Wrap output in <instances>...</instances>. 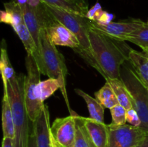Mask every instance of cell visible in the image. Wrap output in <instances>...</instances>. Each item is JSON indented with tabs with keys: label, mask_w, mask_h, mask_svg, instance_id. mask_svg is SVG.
<instances>
[{
	"label": "cell",
	"mask_w": 148,
	"mask_h": 147,
	"mask_svg": "<svg viewBox=\"0 0 148 147\" xmlns=\"http://www.w3.org/2000/svg\"><path fill=\"white\" fill-rule=\"evenodd\" d=\"M89 39L94 57L101 71V74L106 80L121 79V68L128 57L116 45V41L90 28Z\"/></svg>",
	"instance_id": "obj_1"
},
{
	"label": "cell",
	"mask_w": 148,
	"mask_h": 147,
	"mask_svg": "<svg viewBox=\"0 0 148 147\" xmlns=\"http://www.w3.org/2000/svg\"><path fill=\"white\" fill-rule=\"evenodd\" d=\"M24 75H15L4 86L11 105L14 125V147H27L32 124L27 114L24 99ZM33 123V122H32Z\"/></svg>",
	"instance_id": "obj_2"
},
{
	"label": "cell",
	"mask_w": 148,
	"mask_h": 147,
	"mask_svg": "<svg viewBox=\"0 0 148 147\" xmlns=\"http://www.w3.org/2000/svg\"><path fill=\"white\" fill-rule=\"evenodd\" d=\"M45 4L49 12L56 18V20L66 26L77 37L80 43V46L79 48L74 49V50L78 53L88 64L101 74V69L95 61L91 48L89 39V19L82 14H77L64 9L53 7L46 3Z\"/></svg>",
	"instance_id": "obj_3"
},
{
	"label": "cell",
	"mask_w": 148,
	"mask_h": 147,
	"mask_svg": "<svg viewBox=\"0 0 148 147\" xmlns=\"http://www.w3.org/2000/svg\"><path fill=\"white\" fill-rule=\"evenodd\" d=\"M40 54L44 63L46 75L49 78L56 79L60 82L61 89L68 105L66 92V77L67 69L63 55L57 50L49 37L47 31L41 29L40 34Z\"/></svg>",
	"instance_id": "obj_4"
},
{
	"label": "cell",
	"mask_w": 148,
	"mask_h": 147,
	"mask_svg": "<svg viewBox=\"0 0 148 147\" xmlns=\"http://www.w3.org/2000/svg\"><path fill=\"white\" fill-rule=\"evenodd\" d=\"M121 79L128 89L132 99L133 108L141 120L140 128L145 132L148 131V89L143 84L134 69L122 65Z\"/></svg>",
	"instance_id": "obj_5"
},
{
	"label": "cell",
	"mask_w": 148,
	"mask_h": 147,
	"mask_svg": "<svg viewBox=\"0 0 148 147\" xmlns=\"http://www.w3.org/2000/svg\"><path fill=\"white\" fill-rule=\"evenodd\" d=\"M27 75L24 81V99L29 118L34 122L45 105L37 97V86L40 82V73L38 65L34 58L27 55L25 58Z\"/></svg>",
	"instance_id": "obj_6"
},
{
	"label": "cell",
	"mask_w": 148,
	"mask_h": 147,
	"mask_svg": "<svg viewBox=\"0 0 148 147\" xmlns=\"http://www.w3.org/2000/svg\"><path fill=\"white\" fill-rule=\"evenodd\" d=\"M144 22L140 19H130L101 24L90 20L89 26L91 30L104 35L112 40L123 42L127 40V37Z\"/></svg>",
	"instance_id": "obj_7"
},
{
	"label": "cell",
	"mask_w": 148,
	"mask_h": 147,
	"mask_svg": "<svg viewBox=\"0 0 148 147\" xmlns=\"http://www.w3.org/2000/svg\"><path fill=\"white\" fill-rule=\"evenodd\" d=\"M76 112L64 118H58L51 125V133L55 141L62 147L75 146L76 138Z\"/></svg>",
	"instance_id": "obj_8"
},
{
	"label": "cell",
	"mask_w": 148,
	"mask_h": 147,
	"mask_svg": "<svg viewBox=\"0 0 148 147\" xmlns=\"http://www.w3.org/2000/svg\"><path fill=\"white\" fill-rule=\"evenodd\" d=\"M108 147H134L145 133L140 127L131 125L112 126L108 124Z\"/></svg>",
	"instance_id": "obj_9"
},
{
	"label": "cell",
	"mask_w": 148,
	"mask_h": 147,
	"mask_svg": "<svg viewBox=\"0 0 148 147\" xmlns=\"http://www.w3.org/2000/svg\"><path fill=\"white\" fill-rule=\"evenodd\" d=\"M46 30L47 31L51 41L55 46H66L72 49L79 48L80 43L77 37L57 20Z\"/></svg>",
	"instance_id": "obj_10"
},
{
	"label": "cell",
	"mask_w": 148,
	"mask_h": 147,
	"mask_svg": "<svg viewBox=\"0 0 148 147\" xmlns=\"http://www.w3.org/2000/svg\"><path fill=\"white\" fill-rule=\"evenodd\" d=\"M33 129L38 147H50L51 126L49 108L46 105H43L40 115L33 122Z\"/></svg>",
	"instance_id": "obj_11"
},
{
	"label": "cell",
	"mask_w": 148,
	"mask_h": 147,
	"mask_svg": "<svg viewBox=\"0 0 148 147\" xmlns=\"http://www.w3.org/2000/svg\"><path fill=\"white\" fill-rule=\"evenodd\" d=\"M12 28L17 33V35L19 36L22 43H23V46H24L27 54L33 56L35 60L36 61L41 74L46 75V71L45 69L43 59H42L41 54H40V51H39L37 46H36V42H35L33 36H32L31 33L29 31L27 27H26L25 23L18 24V25L15 26Z\"/></svg>",
	"instance_id": "obj_12"
},
{
	"label": "cell",
	"mask_w": 148,
	"mask_h": 147,
	"mask_svg": "<svg viewBox=\"0 0 148 147\" xmlns=\"http://www.w3.org/2000/svg\"><path fill=\"white\" fill-rule=\"evenodd\" d=\"M84 123L90 137L96 147H108L109 128L105 122H101L90 118L83 117Z\"/></svg>",
	"instance_id": "obj_13"
},
{
	"label": "cell",
	"mask_w": 148,
	"mask_h": 147,
	"mask_svg": "<svg viewBox=\"0 0 148 147\" xmlns=\"http://www.w3.org/2000/svg\"><path fill=\"white\" fill-rule=\"evenodd\" d=\"M127 57L140 82L148 89V55L144 51L139 52L131 49Z\"/></svg>",
	"instance_id": "obj_14"
},
{
	"label": "cell",
	"mask_w": 148,
	"mask_h": 147,
	"mask_svg": "<svg viewBox=\"0 0 148 147\" xmlns=\"http://www.w3.org/2000/svg\"><path fill=\"white\" fill-rule=\"evenodd\" d=\"M21 7L22 13H23L24 23L31 33L36 44L40 53V34L41 27H40L39 22L38 20L36 12L34 8L29 5L28 4H20Z\"/></svg>",
	"instance_id": "obj_15"
},
{
	"label": "cell",
	"mask_w": 148,
	"mask_h": 147,
	"mask_svg": "<svg viewBox=\"0 0 148 147\" xmlns=\"http://www.w3.org/2000/svg\"><path fill=\"white\" fill-rule=\"evenodd\" d=\"M4 10L0 12L1 22L10 24L14 27L18 24L24 23L23 13L20 4L16 1L4 3Z\"/></svg>",
	"instance_id": "obj_16"
},
{
	"label": "cell",
	"mask_w": 148,
	"mask_h": 147,
	"mask_svg": "<svg viewBox=\"0 0 148 147\" xmlns=\"http://www.w3.org/2000/svg\"><path fill=\"white\" fill-rule=\"evenodd\" d=\"M2 130L4 137L14 139V125L13 115L8 95L4 91L2 99Z\"/></svg>",
	"instance_id": "obj_17"
},
{
	"label": "cell",
	"mask_w": 148,
	"mask_h": 147,
	"mask_svg": "<svg viewBox=\"0 0 148 147\" xmlns=\"http://www.w3.org/2000/svg\"><path fill=\"white\" fill-rule=\"evenodd\" d=\"M106 82H108L111 84L118 99L119 104L127 110L133 108L131 95L121 79H108V80H106Z\"/></svg>",
	"instance_id": "obj_18"
},
{
	"label": "cell",
	"mask_w": 148,
	"mask_h": 147,
	"mask_svg": "<svg viewBox=\"0 0 148 147\" xmlns=\"http://www.w3.org/2000/svg\"><path fill=\"white\" fill-rule=\"evenodd\" d=\"M75 92L82 97L88 105L90 118L101 122H104V106L96 99L93 98L80 89H75Z\"/></svg>",
	"instance_id": "obj_19"
},
{
	"label": "cell",
	"mask_w": 148,
	"mask_h": 147,
	"mask_svg": "<svg viewBox=\"0 0 148 147\" xmlns=\"http://www.w3.org/2000/svg\"><path fill=\"white\" fill-rule=\"evenodd\" d=\"M0 71L2 77L3 85H7L8 82L15 76L16 74L12 66L8 57L7 50V46L4 40H2L1 48V56H0Z\"/></svg>",
	"instance_id": "obj_20"
},
{
	"label": "cell",
	"mask_w": 148,
	"mask_h": 147,
	"mask_svg": "<svg viewBox=\"0 0 148 147\" xmlns=\"http://www.w3.org/2000/svg\"><path fill=\"white\" fill-rule=\"evenodd\" d=\"M61 87L60 82L53 78H49L44 81H40L37 86L38 99L44 103L46 99L50 97L58 89H61Z\"/></svg>",
	"instance_id": "obj_21"
},
{
	"label": "cell",
	"mask_w": 148,
	"mask_h": 147,
	"mask_svg": "<svg viewBox=\"0 0 148 147\" xmlns=\"http://www.w3.org/2000/svg\"><path fill=\"white\" fill-rule=\"evenodd\" d=\"M95 98L102 104L104 108L111 109L116 105H119V101L116 96L108 82H106L101 89L95 92Z\"/></svg>",
	"instance_id": "obj_22"
},
{
	"label": "cell",
	"mask_w": 148,
	"mask_h": 147,
	"mask_svg": "<svg viewBox=\"0 0 148 147\" xmlns=\"http://www.w3.org/2000/svg\"><path fill=\"white\" fill-rule=\"evenodd\" d=\"M76 138L74 147H90V138L84 123L83 117L76 116Z\"/></svg>",
	"instance_id": "obj_23"
},
{
	"label": "cell",
	"mask_w": 148,
	"mask_h": 147,
	"mask_svg": "<svg viewBox=\"0 0 148 147\" xmlns=\"http://www.w3.org/2000/svg\"><path fill=\"white\" fill-rule=\"evenodd\" d=\"M127 41L137 45L143 50L148 49V23L144 22V24L132 32L127 37Z\"/></svg>",
	"instance_id": "obj_24"
},
{
	"label": "cell",
	"mask_w": 148,
	"mask_h": 147,
	"mask_svg": "<svg viewBox=\"0 0 148 147\" xmlns=\"http://www.w3.org/2000/svg\"><path fill=\"white\" fill-rule=\"evenodd\" d=\"M127 110L126 108H124L119 104L110 109L111 116H112V122L110 123V125L116 127L126 125Z\"/></svg>",
	"instance_id": "obj_25"
},
{
	"label": "cell",
	"mask_w": 148,
	"mask_h": 147,
	"mask_svg": "<svg viewBox=\"0 0 148 147\" xmlns=\"http://www.w3.org/2000/svg\"><path fill=\"white\" fill-rule=\"evenodd\" d=\"M127 122H128L131 125L135 127H140L141 125L140 116L134 108L127 110Z\"/></svg>",
	"instance_id": "obj_26"
},
{
	"label": "cell",
	"mask_w": 148,
	"mask_h": 147,
	"mask_svg": "<svg viewBox=\"0 0 148 147\" xmlns=\"http://www.w3.org/2000/svg\"><path fill=\"white\" fill-rule=\"evenodd\" d=\"M69 2L72 3L74 4H76V5L79 6L82 10L85 12V14H87L88 12V0H66Z\"/></svg>",
	"instance_id": "obj_27"
},
{
	"label": "cell",
	"mask_w": 148,
	"mask_h": 147,
	"mask_svg": "<svg viewBox=\"0 0 148 147\" xmlns=\"http://www.w3.org/2000/svg\"><path fill=\"white\" fill-rule=\"evenodd\" d=\"M134 147H148V131L145 132L143 138Z\"/></svg>",
	"instance_id": "obj_28"
},
{
	"label": "cell",
	"mask_w": 148,
	"mask_h": 147,
	"mask_svg": "<svg viewBox=\"0 0 148 147\" xmlns=\"http://www.w3.org/2000/svg\"><path fill=\"white\" fill-rule=\"evenodd\" d=\"M27 147H38L37 143H36V136H35L34 132H33V125H32V130H31V133H30V138H29V142H28V146Z\"/></svg>",
	"instance_id": "obj_29"
},
{
	"label": "cell",
	"mask_w": 148,
	"mask_h": 147,
	"mask_svg": "<svg viewBox=\"0 0 148 147\" xmlns=\"http://www.w3.org/2000/svg\"><path fill=\"white\" fill-rule=\"evenodd\" d=\"M2 147H14V139L4 137L2 140Z\"/></svg>",
	"instance_id": "obj_30"
},
{
	"label": "cell",
	"mask_w": 148,
	"mask_h": 147,
	"mask_svg": "<svg viewBox=\"0 0 148 147\" xmlns=\"http://www.w3.org/2000/svg\"><path fill=\"white\" fill-rule=\"evenodd\" d=\"M50 147H58L57 144H56V142L55 141L54 138H53V135H51V146H50Z\"/></svg>",
	"instance_id": "obj_31"
},
{
	"label": "cell",
	"mask_w": 148,
	"mask_h": 147,
	"mask_svg": "<svg viewBox=\"0 0 148 147\" xmlns=\"http://www.w3.org/2000/svg\"><path fill=\"white\" fill-rule=\"evenodd\" d=\"M27 1H28V0H16V1H17V2L20 4H27Z\"/></svg>",
	"instance_id": "obj_32"
},
{
	"label": "cell",
	"mask_w": 148,
	"mask_h": 147,
	"mask_svg": "<svg viewBox=\"0 0 148 147\" xmlns=\"http://www.w3.org/2000/svg\"><path fill=\"white\" fill-rule=\"evenodd\" d=\"M143 51H144L145 53H146V54L148 55V49H145V50H143Z\"/></svg>",
	"instance_id": "obj_33"
},
{
	"label": "cell",
	"mask_w": 148,
	"mask_h": 147,
	"mask_svg": "<svg viewBox=\"0 0 148 147\" xmlns=\"http://www.w3.org/2000/svg\"><path fill=\"white\" fill-rule=\"evenodd\" d=\"M57 146L58 147H62V146H59V145H58V144H57Z\"/></svg>",
	"instance_id": "obj_34"
},
{
	"label": "cell",
	"mask_w": 148,
	"mask_h": 147,
	"mask_svg": "<svg viewBox=\"0 0 148 147\" xmlns=\"http://www.w3.org/2000/svg\"><path fill=\"white\" fill-rule=\"evenodd\" d=\"M147 23H148V20H147Z\"/></svg>",
	"instance_id": "obj_35"
},
{
	"label": "cell",
	"mask_w": 148,
	"mask_h": 147,
	"mask_svg": "<svg viewBox=\"0 0 148 147\" xmlns=\"http://www.w3.org/2000/svg\"></svg>",
	"instance_id": "obj_36"
}]
</instances>
